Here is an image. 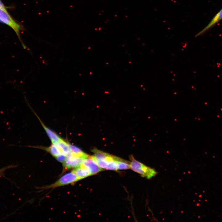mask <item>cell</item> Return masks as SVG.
Instances as JSON below:
<instances>
[{"label": "cell", "mask_w": 222, "mask_h": 222, "mask_svg": "<svg viewBox=\"0 0 222 222\" xmlns=\"http://www.w3.org/2000/svg\"><path fill=\"white\" fill-rule=\"evenodd\" d=\"M56 144L60 149L62 154L66 155L70 151L69 149V143L62 139Z\"/></svg>", "instance_id": "8fae6325"}, {"label": "cell", "mask_w": 222, "mask_h": 222, "mask_svg": "<svg viewBox=\"0 0 222 222\" xmlns=\"http://www.w3.org/2000/svg\"><path fill=\"white\" fill-rule=\"evenodd\" d=\"M93 151L94 154L92 157L96 161L101 160L108 159L112 156L107 153L96 149H94Z\"/></svg>", "instance_id": "9c48e42d"}, {"label": "cell", "mask_w": 222, "mask_h": 222, "mask_svg": "<svg viewBox=\"0 0 222 222\" xmlns=\"http://www.w3.org/2000/svg\"><path fill=\"white\" fill-rule=\"evenodd\" d=\"M222 19V9L214 16L208 25L195 36V37L204 34Z\"/></svg>", "instance_id": "8992f818"}, {"label": "cell", "mask_w": 222, "mask_h": 222, "mask_svg": "<svg viewBox=\"0 0 222 222\" xmlns=\"http://www.w3.org/2000/svg\"><path fill=\"white\" fill-rule=\"evenodd\" d=\"M57 160L61 162H64L66 158V155L61 154L56 157Z\"/></svg>", "instance_id": "5bb4252c"}, {"label": "cell", "mask_w": 222, "mask_h": 222, "mask_svg": "<svg viewBox=\"0 0 222 222\" xmlns=\"http://www.w3.org/2000/svg\"><path fill=\"white\" fill-rule=\"evenodd\" d=\"M0 22L8 26L15 31L22 44L20 33L23 27L13 18L6 7H0Z\"/></svg>", "instance_id": "7a4b0ae2"}, {"label": "cell", "mask_w": 222, "mask_h": 222, "mask_svg": "<svg viewBox=\"0 0 222 222\" xmlns=\"http://www.w3.org/2000/svg\"><path fill=\"white\" fill-rule=\"evenodd\" d=\"M130 164V168L133 171L140 174L141 176L148 179L155 176L158 172L154 169L132 158Z\"/></svg>", "instance_id": "6da1fadb"}, {"label": "cell", "mask_w": 222, "mask_h": 222, "mask_svg": "<svg viewBox=\"0 0 222 222\" xmlns=\"http://www.w3.org/2000/svg\"><path fill=\"white\" fill-rule=\"evenodd\" d=\"M47 150L55 157L62 154L60 149L55 144H52L51 146L47 149Z\"/></svg>", "instance_id": "4fadbf2b"}, {"label": "cell", "mask_w": 222, "mask_h": 222, "mask_svg": "<svg viewBox=\"0 0 222 222\" xmlns=\"http://www.w3.org/2000/svg\"><path fill=\"white\" fill-rule=\"evenodd\" d=\"M66 155V158L63 162L64 168L65 170L80 166L81 165L84 159L73 155L71 152Z\"/></svg>", "instance_id": "277c9868"}, {"label": "cell", "mask_w": 222, "mask_h": 222, "mask_svg": "<svg viewBox=\"0 0 222 222\" xmlns=\"http://www.w3.org/2000/svg\"><path fill=\"white\" fill-rule=\"evenodd\" d=\"M70 151L74 155L85 158L88 155L77 146L69 144Z\"/></svg>", "instance_id": "30bf717a"}, {"label": "cell", "mask_w": 222, "mask_h": 222, "mask_svg": "<svg viewBox=\"0 0 222 222\" xmlns=\"http://www.w3.org/2000/svg\"><path fill=\"white\" fill-rule=\"evenodd\" d=\"M81 164L88 169L91 175L96 174L103 170L99 166L92 156H88L84 159Z\"/></svg>", "instance_id": "5b68a950"}, {"label": "cell", "mask_w": 222, "mask_h": 222, "mask_svg": "<svg viewBox=\"0 0 222 222\" xmlns=\"http://www.w3.org/2000/svg\"><path fill=\"white\" fill-rule=\"evenodd\" d=\"M0 7H6L1 0H0Z\"/></svg>", "instance_id": "2e32d148"}, {"label": "cell", "mask_w": 222, "mask_h": 222, "mask_svg": "<svg viewBox=\"0 0 222 222\" xmlns=\"http://www.w3.org/2000/svg\"><path fill=\"white\" fill-rule=\"evenodd\" d=\"M72 171L76 175L80 180L91 175L88 169L82 164L75 168Z\"/></svg>", "instance_id": "52a82bcc"}, {"label": "cell", "mask_w": 222, "mask_h": 222, "mask_svg": "<svg viewBox=\"0 0 222 222\" xmlns=\"http://www.w3.org/2000/svg\"><path fill=\"white\" fill-rule=\"evenodd\" d=\"M38 118L39 119V118ZM39 119L52 144H56L62 139L54 132L46 126Z\"/></svg>", "instance_id": "ba28073f"}, {"label": "cell", "mask_w": 222, "mask_h": 222, "mask_svg": "<svg viewBox=\"0 0 222 222\" xmlns=\"http://www.w3.org/2000/svg\"><path fill=\"white\" fill-rule=\"evenodd\" d=\"M13 166V165H10L8 166H6L3 168H2L0 169V175H2L3 172L6 170L12 168Z\"/></svg>", "instance_id": "9a60e30c"}, {"label": "cell", "mask_w": 222, "mask_h": 222, "mask_svg": "<svg viewBox=\"0 0 222 222\" xmlns=\"http://www.w3.org/2000/svg\"><path fill=\"white\" fill-rule=\"evenodd\" d=\"M115 160L117 163V169H127L130 168V164L126 161L116 157H115Z\"/></svg>", "instance_id": "7c38bea8"}, {"label": "cell", "mask_w": 222, "mask_h": 222, "mask_svg": "<svg viewBox=\"0 0 222 222\" xmlns=\"http://www.w3.org/2000/svg\"><path fill=\"white\" fill-rule=\"evenodd\" d=\"M80 180L76 175L72 171L62 176L55 183L49 185L45 188H54L74 183Z\"/></svg>", "instance_id": "3957f363"}]
</instances>
